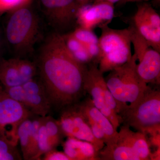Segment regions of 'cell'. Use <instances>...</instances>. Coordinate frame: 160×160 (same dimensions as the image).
Masks as SVG:
<instances>
[{
	"instance_id": "29",
	"label": "cell",
	"mask_w": 160,
	"mask_h": 160,
	"mask_svg": "<svg viewBox=\"0 0 160 160\" xmlns=\"http://www.w3.org/2000/svg\"><path fill=\"white\" fill-rule=\"evenodd\" d=\"M149 145L151 144V146H154L156 148L160 147V133L152 135L150 136L149 138Z\"/></svg>"
},
{
	"instance_id": "13",
	"label": "cell",
	"mask_w": 160,
	"mask_h": 160,
	"mask_svg": "<svg viewBox=\"0 0 160 160\" xmlns=\"http://www.w3.org/2000/svg\"><path fill=\"white\" fill-rule=\"evenodd\" d=\"M114 16V5L106 2L90 3L79 7L76 17L77 26L93 30L107 26Z\"/></svg>"
},
{
	"instance_id": "1",
	"label": "cell",
	"mask_w": 160,
	"mask_h": 160,
	"mask_svg": "<svg viewBox=\"0 0 160 160\" xmlns=\"http://www.w3.org/2000/svg\"><path fill=\"white\" fill-rule=\"evenodd\" d=\"M38 74L47 92L52 108L60 112L81 102L88 66L79 62L66 47L62 35L53 31L38 50Z\"/></svg>"
},
{
	"instance_id": "10",
	"label": "cell",
	"mask_w": 160,
	"mask_h": 160,
	"mask_svg": "<svg viewBox=\"0 0 160 160\" xmlns=\"http://www.w3.org/2000/svg\"><path fill=\"white\" fill-rule=\"evenodd\" d=\"M32 115L25 106L3 91L0 95V138L17 146L18 126L23 120Z\"/></svg>"
},
{
	"instance_id": "23",
	"label": "cell",
	"mask_w": 160,
	"mask_h": 160,
	"mask_svg": "<svg viewBox=\"0 0 160 160\" xmlns=\"http://www.w3.org/2000/svg\"><path fill=\"white\" fill-rule=\"evenodd\" d=\"M43 117L33 115L32 118L31 144H30V159L36 160L38 152V139L39 130Z\"/></svg>"
},
{
	"instance_id": "2",
	"label": "cell",
	"mask_w": 160,
	"mask_h": 160,
	"mask_svg": "<svg viewBox=\"0 0 160 160\" xmlns=\"http://www.w3.org/2000/svg\"><path fill=\"white\" fill-rule=\"evenodd\" d=\"M4 15L2 34L5 42L14 57L25 58L33 52L42 37L39 15L30 2Z\"/></svg>"
},
{
	"instance_id": "28",
	"label": "cell",
	"mask_w": 160,
	"mask_h": 160,
	"mask_svg": "<svg viewBox=\"0 0 160 160\" xmlns=\"http://www.w3.org/2000/svg\"><path fill=\"white\" fill-rule=\"evenodd\" d=\"M43 156L44 160H71L64 152L58 151L56 149L49 150Z\"/></svg>"
},
{
	"instance_id": "6",
	"label": "cell",
	"mask_w": 160,
	"mask_h": 160,
	"mask_svg": "<svg viewBox=\"0 0 160 160\" xmlns=\"http://www.w3.org/2000/svg\"><path fill=\"white\" fill-rule=\"evenodd\" d=\"M84 88L91 97L95 107L118 130L122 124V119L117 113V102L108 89L103 73L97 64L91 63L88 65Z\"/></svg>"
},
{
	"instance_id": "25",
	"label": "cell",
	"mask_w": 160,
	"mask_h": 160,
	"mask_svg": "<svg viewBox=\"0 0 160 160\" xmlns=\"http://www.w3.org/2000/svg\"><path fill=\"white\" fill-rule=\"evenodd\" d=\"M50 150L51 149L49 146L46 126L44 123V117H43L42 120L39 130L38 152L36 160H41L42 156Z\"/></svg>"
},
{
	"instance_id": "17",
	"label": "cell",
	"mask_w": 160,
	"mask_h": 160,
	"mask_svg": "<svg viewBox=\"0 0 160 160\" xmlns=\"http://www.w3.org/2000/svg\"><path fill=\"white\" fill-rule=\"evenodd\" d=\"M0 83L3 88L23 85L16 58L0 60Z\"/></svg>"
},
{
	"instance_id": "33",
	"label": "cell",
	"mask_w": 160,
	"mask_h": 160,
	"mask_svg": "<svg viewBox=\"0 0 160 160\" xmlns=\"http://www.w3.org/2000/svg\"><path fill=\"white\" fill-rule=\"evenodd\" d=\"M150 1V0H122L121 1L122 3H126L128 2H146V1ZM159 1V0H157Z\"/></svg>"
},
{
	"instance_id": "4",
	"label": "cell",
	"mask_w": 160,
	"mask_h": 160,
	"mask_svg": "<svg viewBox=\"0 0 160 160\" xmlns=\"http://www.w3.org/2000/svg\"><path fill=\"white\" fill-rule=\"evenodd\" d=\"M137 58L135 55L129 61L109 71L105 78L106 85L118 103L134 106L148 89L136 71Z\"/></svg>"
},
{
	"instance_id": "9",
	"label": "cell",
	"mask_w": 160,
	"mask_h": 160,
	"mask_svg": "<svg viewBox=\"0 0 160 160\" xmlns=\"http://www.w3.org/2000/svg\"><path fill=\"white\" fill-rule=\"evenodd\" d=\"M57 120L65 137L89 142L98 152L105 146V143L93 135L79 102L61 110Z\"/></svg>"
},
{
	"instance_id": "31",
	"label": "cell",
	"mask_w": 160,
	"mask_h": 160,
	"mask_svg": "<svg viewBox=\"0 0 160 160\" xmlns=\"http://www.w3.org/2000/svg\"><path fill=\"white\" fill-rule=\"evenodd\" d=\"M122 0H92L91 3H98L100 2H106L114 5L115 3L121 2Z\"/></svg>"
},
{
	"instance_id": "8",
	"label": "cell",
	"mask_w": 160,
	"mask_h": 160,
	"mask_svg": "<svg viewBox=\"0 0 160 160\" xmlns=\"http://www.w3.org/2000/svg\"><path fill=\"white\" fill-rule=\"evenodd\" d=\"M42 17L53 31L62 34L76 25L80 6L76 0H38Z\"/></svg>"
},
{
	"instance_id": "22",
	"label": "cell",
	"mask_w": 160,
	"mask_h": 160,
	"mask_svg": "<svg viewBox=\"0 0 160 160\" xmlns=\"http://www.w3.org/2000/svg\"><path fill=\"white\" fill-rule=\"evenodd\" d=\"M23 159L17 146L0 138V160Z\"/></svg>"
},
{
	"instance_id": "32",
	"label": "cell",
	"mask_w": 160,
	"mask_h": 160,
	"mask_svg": "<svg viewBox=\"0 0 160 160\" xmlns=\"http://www.w3.org/2000/svg\"><path fill=\"white\" fill-rule=\"evenodd\" d=\"M79 6H81L91 2L92 0H76Z\"/></svg>"
},
{
	"instance_id": "20",
	"label": "cell",
	"mask_w": 160,
	"mask_h": 160,
	"mask_svg": "<svg viewBox=\"0 0 160 160\" xmlns=\"http://www.w3.org/2000/svg\"><path fill=\"white\" fill-rule=\"evenodd\" d=\"M44 123L50 149H56L62 143L63 138L65 137L58 120L46 116L44 117Z\"/></svg>"
},
{
	"instance_id": "34",
	"label": "cell",
	"mask_w": 160,
	"mask_h": 160,
	"mask_svg": "<svg viewBox=\"0 0 160 160\" xmlns=\"http://www.w3.org/2000/svg\"><path fill=\"white\" fill-rule=\"evenodd\" d=\"M3 91V87L1 83H0V95L2 93Z\"/></svg>"
},
{
	"instance_id": "27",
	"label": "cell",
	"mask_w": 160,
	"mask_h": 160,
	"mask_svg": "<svg viewBox=\"0 0 160 160\" xmlns=\"http://www.w3.org/2000/svg\"><path fill=\"white\" fill-rule=\"evenodd\" d=\"M31 0H0V21L3 16L18 7L30 2Z\"/></svg>"
},
{
	"instance_id": "7",
	"label": "cell",
	"mask_w": 160,
	"mask_h": 160,
	"mask_svg": "<svg viewBox=\"0 0 160 160\" xmlns=\"http://www.w3.org/2000/svg\"><path fill=\"white\" fill-rule=\"evenodd\" d=\"M128 28L134 54L138 62L136 65L138 75L146 84L159 86L160 52L149 45L131 23Z\"/></svg>"
},
{
	"instance_id": "26",
	"label": "cell",
	"mask_w": 160,
	"mask_h": 160,
	"mask_svg": "<svg viewBox=\"0 0 160 160\" xmlns=\"http://www.w3.org/2000/svg\"><path fill=\"white\" fill-rule=\"evenodd\" d=\"M3 91L9 97L21 103L27 108L26 92L22 85L9 88H3Z\"/></svg>"
},
{
	"instance_id": "30",
	"label": "cell",
	"mask_w": 160,
	"mask_h": 160,
	"mask_svg": "<svg viewBox=\"0 0 160 160\" xmlns=\"http://www.w3.org/2000/svg\"><path fill=\"white\" fill-rule=\"evenodd\" d=\"M150 160H160V147L157 148L153 152H151L150 155Z\"/></svg>"
},
{
	"instance_id": "15",
	"label": "cell",
	"mask_w": 160,
	"mask_h": 160,
	"mask_svg": "<svg viewBox=\"0 0 160 160\" xmlns=\"http://www.w3.org/2000/svg\"><path fill=\"white\" fill-rule=\"evenodd\" d=\"M62 144L64 152L71 160H101L99 152L89 142L68 137Z\"/></svg>"
},
{
	"instance_id": "11",
	"label": "cell",
	"mask_w": 160,
	"mask_h": 160,
	"mask_svg": "<svg viewBox=\"0 0 160 160\" xmlns=\"http://www.w3.org/2000/svg\"><path fill=\"white\" fill-rule=\"evenodd\" d=\"M131 23L149 45L160 52V16L155 9L148 3H141Z\"/></svg>"
},
{
	"instance_id": "14",
	"label": "cell",
	"mask_w": 160,
	"mask_h": 160,
	"mask_svg": "<svg viewBox=\"0 0 160 160\" xmlns=\"http://www.w3.org/2000/svg\"><path fill=\"white\" fill-rule=\"evenodd\" d=\"M22 85L26 92L27 109L35 115L47 116L52 106L46 88L39 78L36 77Z\"/></svg>"
},
{
	"instance_id": "12",
	"label": "cell",
	"mask_w": 160,
	"mask_h": 160,
	"mask_svg": "<svg viewBox=\"0 0 160 160\" xmlns=\"http://www.w3.org/2000/svg\"><path fill=\"white\" fill-rule=\"evenodd\" d=\"M79 104L95 137L103 142L106 146L115 142L118 132L107 118L95 107L91 98H86Z\"/></svg>"
},
{
	"instance_id": "18",
	"label": "cell",
	"mask_w": 160,
	"mask_h": 160,
	"mask_svg": "<svg viewBox=\"0 0 160 160\" xmlns=\"http://www.w3.org/2000/svg\"><path fill=\"white\" fill-rule=\"evenodd\" d=\"M67 49L79 62L88 66L93 63L86 46L77 39L71 32L62 34Z\"/></svg>"
},
{
	"instance_id": "5",
	"label": "cell",
	"mask_w": 160,
	"mask_h": 160,
	"mask_svg": "<svg viewBox=\"0 0 160 160\" xmlns=\"http://www.w3.org/2000/svg\"><path fill=\"white\" fill-rule=\"evenodd\" d=\"M100 55L98 67L102 73L122 66L131 59V41L129 28L112 29L108 25L100 28Z\"/></svg>"
},
{
	"instance_id": "19",
	"label": "cell",
	"mask_w": 160,
	"mask_h": 160,
	"mask_svg": "<svg viewBox=\"0 0 160 160\" xmlns=\"http://www.w3.org/2000/svg\"><path fill=\"white\" fill-rule=\"evenodd\" d=\"M33 115L23 120L18 126V136L21 146L23 159H30L31 144L32 118Z\"/></svg>"
},
{
	"instance_id": "16",
	"label": "cell",
	"mask_w": 160,
	"mask_h": 160,
	"mask_svg": "<svg viewBox=\"0 0 160 160\" xmlns=\"http://www.w3.org/2000/svg\"><path fill=\"white\" fill-rule=\"evenodd\" d=\"M118 135L134 150L140 160H150L151 150L146 135L140 132H134L127 125L120 127Z\"/></svg>"
},
{
	"instance_id": "21",
	"label": "cell",
	"mask_w": 160,
	"mask_h": 160,
	"mask_svg": "<svg viewBox=\"0 0 160 160\" xmlns=\"http://www.w3.org/2000/svg\"><path fill=\"white\" fill-rule=\"evenodd\" d=\"M16 59L23 84L36 77L38 69L35 62H31L25 58H16Z\"/></svg>"
},
{
	"instance_id": "24",
	"label": "cell",
	"mask_w": 160,
	"mask_h": 160,
	"mask_svg": "<svg viewBox=\"0 0 160 160\" xmlns=\"http://www.w3.org/2000/svg\"><path fill=\"white\" fill-rule=\"evenodd\" d=\"M71 32L72 35L82 43L86 47L92 44H98L99 38L94 33L93 30L77 26Z\"/></svg>"
},
{
	"instance_id": "3",
	"label": "cell",
	"mask_w": 160,
	"mask_h": 160,
	"mask_svg": "<svg viewBox=\"0 0 160 160\" xmlns=\"http://www.w3.org/2000/svg\"><path fill=\"white\" fill-rule=\"evenodd\" d=\"M118 114L122 124L146 135L160 133V91L148 87L134 106L118 103Z\"/></svg>"
}]
</instances>
